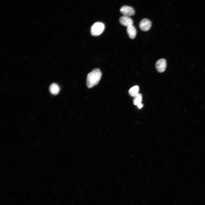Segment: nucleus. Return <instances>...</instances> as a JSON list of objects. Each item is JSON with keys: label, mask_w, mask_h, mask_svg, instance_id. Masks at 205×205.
I'll use <instances>...</instances> for the list:
<instances>
[{"label": "nucleus", "mask_w": 205, "mask_h": 205, "mask_svg": "<svg viewBox=\"0 0 205 205\" xmlns=\"http://www.w3.org/2000/svg\"><path fill=\"white\" fill-rule=\"evenodd\" d=\"M126 31L128 35L131 38L134 39L136 36L137 31L134 26L132 25L127 27Z\"/></svg>", "instance_id": "obj_7"}, {"label": "nucleus", "mask_w": 205, "mask_h": 205, "mask_svg": "<svg viewBox=\"0 0 205 205\" xmlns=\"http://www.w3.org/2000/svg\"><path fill=\"white\" fill-rule=\"evenodd\" d=\"M134 97L133 102L134 105L137 106L138 104L141 103L142 100V95L141 94L138 93Z\"/></svg>", "instance_id": "obj_10"}, {"label": "nucleus", "mask_w": 205, "mask_h": 205, "mask_svg": "<svg viewBox=\"0 0 205 205\" xmlns=\"http://www.w3.org/2000/svg\"><path fill=\"white\" fill-rule=\"evenodd\" d=\"M137 106L139 109H141L143 107V105L141 103L138 104Z\"/></svg>", "instance_id": "obj_11"}, {"label": "nucleus", "mask_w": 205, "mask_h": 205, "mask_svg": "<svg viewBox=\"0 0 205 205\" xmlns=\"http://www.w3.org/2000/svg\"><path fill=\"white\" fill-rule=\"evenodd\" d=\"M102 73L99 69L95 68L87 75L86 84L88 88H91L97 85L100 80Z\"/></svg>", "instance_id": "obj_1"}, {"label": "nucleus", "mask_w": 205, "mask_h": 205, "mask_svg": "<svg viewBox=\"0 0 205 205\" xmlns=\"http://www.w3.org/2000/svg\"><path fill=\"white\" fill-rule=\"evenodd\" d=\"M166 61L165 60L161 58L158 60L155 63V67L158 72L162 73L165 71L166 67Z\"/></svg>", "instance_id": "obj_3"}, {"label": "nucleus", "mask_w": 205, "mask_h": 205, "mask_svg": "<svg viewBox=\"0 0 205 205\" xmlns=\"http://www.w3.org/2000/svg\"><path fill=\"white\" fill-rule=\"evenodd\" d=\"M104 28L105 25L103 22H96L92 25L91 28V34L93 36H98L103 32Z\"/></svg>", "instance_id": "obj_2"}, {"label": "nucleus", "mask_w": 205, "mask_h": 205, "mask_svg": "<svg viewBox=\"0 0 205 205\" xmlns=\"http://www.w3.org/2000/svg\"><path fill=\"white\" fill-rule=\"evenodd\" d=\"M49 91L50 93L52 95H56L60 92V88L58 84L54 83L50 85Z\"/></svg>", "instance_id": "obj_8"}, {"label": "nucleus", "mask_w": 205, "mask_h": 205, "mask_svg": "<svg viewBox=\"0 0 205 205\" xmlns=\"http://www.w3.org/2000/svg\"><path fill=\"white\" fill-rule=\"evenodd\" d=\"M151 25V21L148 19L144 18L140 22L139 26L140 29L144 31H147L149 30Z\"/></svg>", "instance_id": "obj_4"}, {"label": "nucleus", "mask_w": 205, "mask_h": 205, "mask_svg": "<svg viewBox=\"0 0 205 205\" xmlns=\"http://www.w3.org/2000/svg\"><path fill=\"white\" fill-rule=\"evenodd\" d=\"M120 12L124 15L129 16L135 14L134 9L132 7L128 5H124L120 9Z\"/></svg>", "instance_id": "obj_5"}, {"label": "nucleus", "mask_w": 205, "mask_h": 205, "mask_svg": "<svg viewBox=\"0 0 205 205\" xmlns=\"http://www.w3.org/2000/svg\"><path fill=\"white\" fill-rule=\"evenodd\" d=\"M139 86L138 85H135L130 89L128 93L131 96L134 97L139 93Z\"/></svg>", "instance_id": "obj_9"}, {"label": "nucleus", "mask_w": 205, "mask_h": 205, "mask_svg": "<svg viewBox=\"0 0 205 205\" xmlns=\"http://www.w3.org/2000/svg\"><path fill=\"white\" fill-rule=\"evenodd\" d=\"M119 21L122 25L127 27L133 25V23L132 20L129 16L124 15L120 18Z\"/></svg>", "instance_id": "obj_6"}]
</instances>
